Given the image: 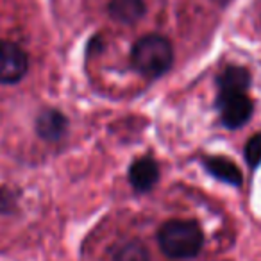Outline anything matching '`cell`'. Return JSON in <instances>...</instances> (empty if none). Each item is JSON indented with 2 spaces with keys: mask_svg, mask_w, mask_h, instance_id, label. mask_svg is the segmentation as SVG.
<instances>
[{
  "mask_svg": "<svg viewBox=\"0 0 261 261\" xmlns=\"http://www.w3.org/2000/svg\"><path fill=\"white\" fill-rule=\"evenodd\" d=\"M130 63L140 75L160 79L174 65V47L161 34H147L140 38L130 50Z\"/></svg>",
  "mask_w": 261,
  "mask_h": 261,
  "instance_id": "1",
  "label": "cell"
},
{
  "mask_svg": "<svg viewBox=\"0 0 261 261\" xmlns=\"http://www.w3.org/2000/svg\"><path fill=\"white\" fill-rule=\"evenodd\" d=\"M158 243L172 259H190L200 252L204 234L195 220H168L158 231Z\"/></svg>",
  "mask_w": 261,
  "mask_h": 261,
  "instance_id": "2",
  "label": "cell"
},
{
  "mask_svg": "<svg viewBox=\"0 0 261 261\" xmlns=\"http://www.w3.org/2000/svg\"><path fill=\"white\" fill-rule=\"evenodd\" d=\"M217 108L220 120L227 129H238L249 122L252 116V100L247 97V91H218Z\"/></svg>",
  "mask_w": 261,
  "mask_h": 261,
  "instance_id": "3",
  "label": "cell"
},
{
  "mask_svg": "<svg viewBox=\"0 0 261 261\" xmlns=\"http://www.w3.org/2000/svg\"><path fill=\"white\" fill-rule=\"evenodd\" d=\"M29 56L13 41H0V84H15L27 75Z\"/></svg>",
  "mask_w": 261,
  "mask_h": 261,
  "instance_id": "4",
  "label": "cell"
},
{
  "mask_svg": "<svg viewBox=\"0 0 261 261\" xmlns=\"http://www.w3.org/2000/svg\"><path fill=\"white\" fill-rule=\"evenodd\" d=\"M129 182L138 193H147L160 181V165L154 158L143 156L130 163L129 167Z\"/></svg>",
  "mask_w": 261,
  "mask_h": 261,
  "instance_id": "5",
  "label": "cell"
},
{
  "mask_svg": "<svg viewBox=\"0 0 261 261\" xmlns=\"http://www.w3.org/2000/svg\"><path fill=\"white\" fill-rule=\"evenodd\" d=\"M36 133L41 140L48 143L59 142L68 130V118L63 115L59 109L48 108L40 111V115L36 116Z\"/></svg>",
  "mask_w": 261,
  "mask_h": 261,
  "instance_id": "6",
  "label": "cell"
},
{
  "mask_svg": "<svg viewBox=\"0 0 261 261\" xmlns=\"http://www.w3.org/2000/svg\"><path fill=\"white\" fill-rule=\"evenodd\" d=\"M145 11V0H109L108 4L109 16L123 25H133L142 20Z\"/></svg>",
  "mask_w": 261,
  "mask_h": 261,
  "instance_id": "7",
  "label": "cell"
},
{
  "mask_svg": "<svg viewBox=\"0 0 261 261\" xmlns=\"http://www.w3.org/2000/svg\"><path fill=\"white\" fill-rule=\"evenodd\" d=\"M204 168L210 172L213 177L220 179V181L227 182V185L232 186H240L243 181L242 177V172L238 170L234 163L227 158H222V156H210L202 161Z\"/></svg>",
  "mask_w": 261,
  "mask_h": 261,
  "instance_id": "8",
  "label": "cell"
},
{
  "mask_svg": "<svg viewBox=\"0 0 261 261\" xmlns=\"http://www.w3.org/2000/svg\"><path fill=\"white\" fill-rule=\"evenodd\" d=\"M250 84V75L242 66H227L218 75V91H247Z\"/></svg>",
  "mask_w": 261,
  "mask_h": 261,
  "instance_id": "9",
  "label": "cell"
},
{
  "mask_svg": "<svg viewBox=\"0 0 261 261\" xmlns=\"http://www.w3.org/2000/svg\"><path fill=\"white\" fill-rule=\"evenodd\" d=\"M111 261H150V254L147 247L138 240L123 243L115 250Z\"/></svg>",
  "mask_w": 261,
  "mask_h": 261,
  "instance_id": "10",
  "label": "cell"
},
{
  "mask_svg": "<svg viewBox=\"0 0 261 261\" xmlns=\"http://www.w3.org/2000/svg\"><path fill=\"white\" fill-rule=\"evenodd\" d=\"M245 161L250 168H256L261 163V133L254 135L245 145Z\"/></svg>",
  "mask_w": 261,
  "mask_h": 261,
  "instance_id": "11",
  "label": "cell"
}]
</instances>
